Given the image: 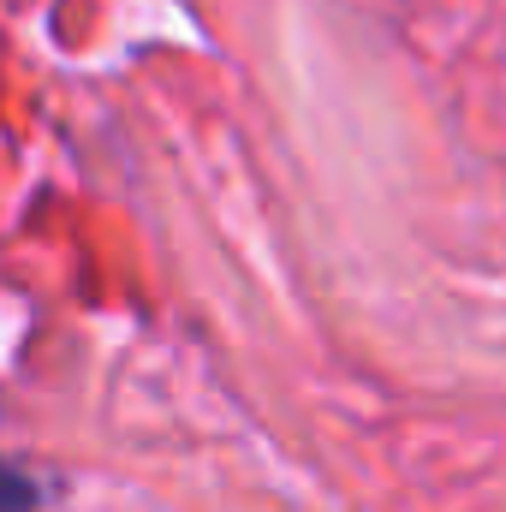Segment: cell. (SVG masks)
I'll return each instance as SVG.
<instances>
[{"label": "cell", "instance_id": "cell-1", "mask_svg": "<svg viewBox=\"0 0 506 512\" xmlns=\"http://www.w3.org/2000/svg\"><path fill=\"white\" fill-rule=\"evenodd\" d=\"M36 507H42V489H36L18 465L0 459V512H36Z\"/></svg>", "mask_w": 506, "mask_h": 512}]
</instances>
